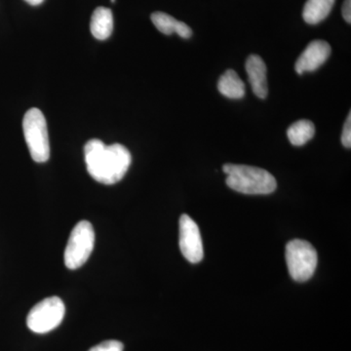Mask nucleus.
Listing matches in <instances>:
<instances>
[{
    "mask_svg": "<svg viewBox=\"0 0 351 351\" xmlns=\"http://www.w3.org/2000/svg\"><path fill=\"white\" fill-rule=\"evenodd\" d=\"M332 49L330 44L324 40H314L306 46V50L302 53L297 60L295 69L299 75L311 73L325 64L331 55Z\"/></svg>",
    "mask_w": 351,
    "mask_h": 351,
    "instance_id": "8",
    "label": "nucleus"
},
{
    "mask_svg": "<svg viewBox=\"0 0 351 351\" xmlns=\"http://www.w3.org/2000/svg\"><path fill=\"white\" fill-rule=\"evenodd\" d=\"M110 1H112V2H115V0H110Z\"/></svg>",
    "mask_w": 351,
    "mask_h": 351,
    "instance_id": "19",
    "label": "nucleus"
},
{
    "mask_svg": "<svg viewBox=\"0 0 351 351\" xmlns=\"http://www.w3.org/2000/svg\"><path fill=\"white\" fill-rule=\"evenodd\" d=\"M341 144L346 149H350L351 147V113H348V119L346 120L345 126H343V134H341Z\"/></svg>",
    "mask_w": 351,
    "mask_h": 351,
    "instance_id": "16",
    "label": "nucleus"
},
{
    "mask_svg": "<svg viewBox=\"0 0 351 351\" xmlns=\"http://www.w3.org/2000/svg\"><path fill=\"white\" fill-rule=\"evenodd\" d=\"M23 130L32 158L38 163L46 162L50 158V144L43 112L36 108L27 110L23 119Z\"/></svg>",
    "mask_w": 351,
    "mask_h": 351,
    "instance_id": "3",
    "label": "nucleus"
},
{
    "mask_svg": "<svg viewBox=\"0 0 351 351\" xmlns=\"http://www.w3.org/2000/svg\"><path fill=\"white\" fill-rule=\"evenodd\" d=\"M27 3H29V5L32 6H38L40 5L41 3L44 1V0H25Z\"/></svg>",
    "mask_w": 351,
    "mask_h": 351,
    "instance_id": "18",
    "label": "nucleus"
},
{
    "mask_svg": "<svg viewBox=\"0 0 351 351\" xmlns=\"http://www.w3.org/2000/svg\"><path fill=\"white\" fill-rule=\"evenodd\" d=\"M64 313L66 306L59 297L46 298L29 311L27 317V327L36 334H46L61 324Z\"/></svg>",
    "mask_w": 351,
    "mask_h": 351,
    "instance_id": "6",
    "label": "nucleus"
},
{
    "mask_svg": "<svg viewBox=\"0 0 351 351\" xmlns=\"http://www.w3.org/2000/svg\"><path fill=\"white\" fill-rule=\"evenodd\" d=\"M84 157L90 176L95 181L108 186L123 179L132 161L130 152L124 145H107L98 138L85 145Z\"/></svg>",
    "mask_w": 351,
    "mask_h": 351,
    "instance_id": "1",
    "label": "nucleus"
},
{
    "mask_svg": "<svg viewBox=\"0 0 351 351\" xmlns=\"http://www.w3.org/2000/svg\"><path fill=\"white\" fill-rule=\"evenodd\" d=\"M151 19L157 29L166 36L177 34L182 38H191L193 31L188 25L181 21L176 20L172 16L163 12H154L152 14Z\"/></svg>",
    "mask_w": 351,
    "mask_h": 351,
    "instance_id": "10",
    "label": "nucleus"
},
{
    "mask_svg": "<svg viewBox=\"0 0 351 351\" xmlns=\"http://www.w3.org/2000/svg\"><path fill=\"white\" fill-rule=\"evenodd\" d=\"M343 17L348 24L351 23V0H345L343 5Z\"/></svg>",
    "mask_w": 351,
    "mask_h": 351,
    "instance_id": "17",
    "label": "nucleus"
},
{
    "mask_svg": "<svg viewBox=\"0 0 351 351\" xmlns=\"http://www.w3.org/2000/svg\"><path fill=\"white\" fill-rule=\"evenodd\" d=\"M95 245V232L90 221H82L73 228L64 250V265L77 269L87 262Z\"/></svg>",
    "mask_w": 351,
    "mask_h": 351,
    "instance_id": "5",
    "label": "nucleus"
},
{
    "mask_svg": "<svg viewBox=\"0 0 351 351\" xmlns=\"http://www.w3.org/2000/svg\"><path fill=\"white\" fill-rule=\"evenodd\" d=\"M335 0H307L302 11L304 22L309 25L319 24L331 13Z\"/></svg>",
    "mask_w": 351,
    "mask_h": 351,
    "instance_id": "13",
    "label": "nucleus"
},
{
    "mask_svg": "<svg viewBox=\"0 0 351 351\" xmlns=\"http://www.w3.org/2000/svg\"><path fill=\"white\" fill-rule=\"evenodd\" d=\"M228 188L244 195H269L277 188L276 178L267 170L253 166L226 164L223 167Z\"/></svg>",
    "mask_w": 351,
    "mask_h": 351,
    "instance_id": "2",
    "label": "nucleus"
},
{
    "mask_svg": "<svg viewBox=\"0 0 351 351\" xmlns=\"http://www.w3.org/2000/svg\"><path fill=\"white\" fill-rule=\"evenodd\" d=\"M286 263L289 274L297 282H306L317 267V252L304 240L295 239L286 245Z\"/></svg>",
    "mask_w": 351,
    "mask_h": 351,
    "instance_id": "4",
    "label": "nucleus"
},
{
    "mask_svg": "<svg viewBox=\"0 0 351 351\" xmlns=\"http://www.w3.org/2000/svg\"><path fill=\"white\" fill-rule=\"evenodd\" d=\"M218 89L223 96L233 100H239L245 96L244 82L233 69H228L219 77Z\"/></svg>",
    "mask_w": 351,
    "mask_h": 351,
    "instance_id": "12",
    "label": "nucleus"
},
{
    "mask_svg": "<svg viewBox=\"0 0 351 351\" xmlns=\"http://www.w3.org/2000/svg\"><path fill=\"white\" fill-rule=\"evenodd\" d=\"M90 29L94 38L99 40H106L110 38L113 29L112 10L106 7H98L92 15Z\"/></svg>",
    "mask_w": 351,
    "mask_h": 351,
    "instance_id": "11",
    "label": "nucleus"
},
{
    "mask_svg": "<svg viewBox=\"0 0 351 351\" xmlns=\"http://www.w3.org/2000/svg\"><path fill=\"white\" fill-rule=\"evenodd\" d=\"M123 343L119 341H106L100 345L94 346L89 351H123Z\"/></svg>",
    "mask_w": 351,
    "mask_h": 351,
    "instance_id": "15",
    "label": "nucleus"
},
{
    "mask_svg": "<svg viewBox=\"0 0 351 351\" xmlns=\"http://www.w3.org/2000/svg\"><path fill=\"white\" fill-rule=\"evenodd\" d=\"M180 249L182 256L191 263H197L204 257L202 239L199 228L195 221L188 216L182 215L180 219Z\"/></svg>",
    "mask_w": 351,
    "mask_h": 351,
    "instance_id": "7",
    "label": "nucleus"
},
{
    "mask_svg": "<svg viewBox=\"0 0 351 351\" xmlns=\"http://www.w3.org/2000/svg\"><path fill=\"white\" fill-rule=\"evenodd\" d=\"M245 68H246L249 82H250L254 94L260 99L267 98V94H269L267 66L262 58L255 54L250 55L247 59Z\"/></svg>",
    "mask_w": 351,
    "mask_h": 351,
    "instance_id": "9",
    "label": "nucleus"
},
{
    "mask_svg": "<svg viewBox=\"0 0 351 351\" xmlns=\"http://www.w3.org/2000/svg\"><path fill=\"white\" fill-rule=\"evenodd\" d=\"M315 127L309 120L302 119L295 122L289 127L287 136L291 144L295 147H301L313 138Z\"/></svg>",
    "mask_w": 351,
    "mask_h": 351,
    "instance_id": "14",
    "label": "nucleus"
}]
</instances>
